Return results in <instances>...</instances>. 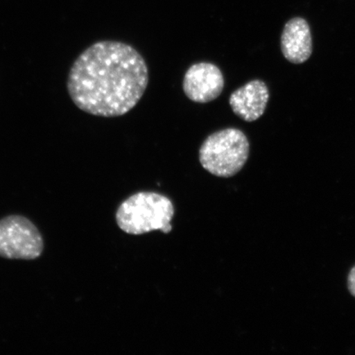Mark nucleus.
Wrapping results in <instances>:
<instances>
[{
  "instance_id": "6e6552de",
  "label": "nucleus",
  "mask_w": 355,
  "mask_h": 355,
  "mask_svg": "<svg viewBox=\"0 0 355 355\" xmlns=\"http://www.w3.org/2000/svg\"><path fill=\"white\" fill-rule=\"evenodd\" d=\"M348 288L350 292L354 298H355V266L350 270L348 277Z\"/></svg>"
},
{
  "instance_id": "423d86ee",
  "label": "nucleus",
  "mask_w": 355,
  "mask_h": 355,
  "mask_svg": "<svg viewBox=\"0 0 355 355\" xmlns=\"http://www.w3.org/2000/svg\"><path fill=\"white\" fill-rule=\"evenodd\" d=\"M270 99L268 85L261 80L248 82L234 91L229 103L233 112L246 122H254L263 116Z\"/></svg>"
},
{
  "instance_id": "f257e3e1",
  "label": "nucleus",
  "mask_w": 355,
  "mask_h": 355,
  "mask_svg": "<svg viewBox=\"0 0 355 355\" xmlns=\"http://www.w3.org/2000/svg\"><path fill=\"white\" fill-rule=\"evenodd\" d=\"M149 83L143 55L130 44H92L71 67L67 88L75 105L95 116H122L135 108Z\"/></svg>"
},
{
  "instance_id": "f03ea898",
  "label": "nucleus",
  "mask_w": 355,
  "mask_h": 355,
  "mask_svg": "<svg viewBox=\"0 0 355 355\" xmlns=\"http://www.w3.org/2000/svg\"><path fill=\"white\" fill-rule=\"evenodd\" d=\"M175 215L172 202L162 194L140 192L124 201L116 213V221L123 232L141 235L159 230L171 232Z\"/></svg>"
},
{
  "instance_id": "0eeeda50",
  "label": "nucleus",
  "mask_w": 355,
  "mask_h": 355,
  "mask_svg": "<svg viewBox=\"0 0 355 355\" xmlns=\"http://www.w3.org/2000/svg\"><path fill=\"white\" fill-rule=\"evenodd\" d=\"M283 55L292 64H300L313 54V38L308 21L302 17L288 20L281 38Z\"/></svg>"
},
{
  "instance_id": "7ed1b4c3",
  "label": "nucleus",
  "mask_w": 355,
  "mask_h": 355,
  "mask_svg": "<svg viewBox=\"0 0 355 355\" xmlns=\"http://www.w3.org/2000/svg\"><path fill=\"white\" fill-rule=\"evenodd\" d=\"M250 153V144L245 133L228 128L207 137L199 149V162L211 175L230 178L245 166Z\"/></svg>"
},
{
  "instance_id": "39448f33",
  "label": "nucleus",
  "mask_w": 355,
  "mask_h": 355,
  "mask_svg": "<svg viewBox=\"0 0 355 355\" xmlns=\"http://www.w3.org/2000/svg\"><path fill=\"white\" fill-rule=\"evenodd\" d=\"M225 87L224 75L218 66L207 62L194 64L186 71L183 90L190 101L206 104L218 98Z\"/></svg>"
},
{
  "instance_id": "20e7f679",
  "label": "nucleus",
  "mask_w": 355,
  "mask_h": 355,
  "mask_svg": "<svg viewBox=\"0 0 355 355\" xmlns=\"http://www.w3.org/2000/svg\"><path fill=\"white\" fill-rule=\"evenodd\" d=\"M43 250L42 234L32 221L21 216L0 220V257L33 260L42 255Z\"/></svg>"
}]
</instances>
